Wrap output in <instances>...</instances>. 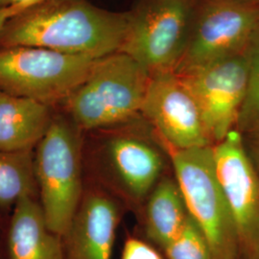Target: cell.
Wrapping results in <instances>:
<instances>
[{
	"label": "cell",
	"mask_w": 259,
	"mask_h": 259,
	"mask_svg": "<svg viewBox=\"0 0 259 259\" xmlns=\"http://www.w3.org/2000/svg\"><path fill=\"white\" fill-rule=\"evenodd\" d=\"M129 19V14L102 9L88 0H42L5 25L0 48L41 47L100 59L120 50Z\"/></svg>",
	"instance_id": "obj_1"
},
{
	"label": "cell",
	"mask_w": 259,
	"mask_h": 259,
	"mask_svg": "<svg viewBox=\"0 0 259 259\" xmlns=\"http://www.w3.org/2000/svg\"><path fill=\"white\" fill-rule=\"evenodd\" d=\"M133 122L83 133V166L85 181L117 200L138 202L159 182L163 159L153 143L138 135Z\"/></svg>",
	"instance_id": "obj_2"
},
{
	"label": "cell",
	"mask_w": 259,
	"mask_h": 259,
	"mask_svg": "<svg viewBox=\"0 0 259 259\" xmlns=\"http://www.w3.org/2000/svg\"><path fill=\"white\" fill-rule=\"evenodd\" d=\"M151 75L132 57L115 52L97 59L89 76L62 107L83 133L137 118Z\"/></svg>",
	"instance_id": "obj_3"
},
{
	"label": "cell",
	"mask_w": 259,
	"mask_h": 259,
	"mask_svg": "<svg viewBox=\"0 0 259 259\" xmlns=\"http://www.w3.org/2000/svg\"><path fill=\"white\" fill-rule=\"evenodd\" d=\"M34 168L47 224L62 235L81 202L85 176L83 132L61 109L34 150Z\"/></svg>",
	"instance_id": "obj_4"
},
{
	"label": "cell",
	"mask_w": 259,
	"mask_h": 259,
	"mask_svg": "<svg viewBox=\"0 0 259 259\" xmlns=\"http://www.w3.org/2000/svg\"><path fill=\"white\" fill-rule=\"evenodd\" d=\"M188 214L208 242L213 259L241 257L237 233L215 170L212 146L171 150Z\"/></svg>",
	"instance_id": "obj_5"
},
{
	"label": "cell",
	"mask_w": 259,
	"mask_h": 259,
	"mask_svg": "<svg viewBox=\"0 0 259 259\" xmlns=\"http://www.w3.org/2000/svg\"><path fill=\"white\" fill-rule=\"evenodd\" d=\"M96 60L41 47H2L0 91L59 109L85 80Z\"/></svg>",
	"instance_id": "obj_6"
},
{
	"label": "cell",
	"mask_w": 259,
	"mask_h": 259,
	"mask_svg": "<svg viewBox=\"0 0 259 259\" xmlns=\"http://www.w3.org/2000/svg\"><path fill=\"white\" fill-rule=\"evenodd\" d=\"M129 16L119 51L151 76L174 71L188 39L191 0H146Z\"/></svg>",
	"instance_id": "obj_7"
},
{
	"label": "cell",
	"mask_w": 259,
	"mask_h": 259,
	"mask_svg": "<svg viewBox=\"0 0 259 259\" xmlns=\"http://www.w3.org/2000/svg\"><path fill=\"white\" fill-rule=\"evenodd\" d=\"M259 25V0H205L175 72L245 52Z\"/></svg>",
	"instance_id": "obj_8"
},
{
	"label": "cell",
	"mask_w": 259,
	"mask_h": 259,
	"mask_svg": "<svg viewBox=\"0 0 259 259\" xmlns=\"http://www.w3.org/2000/svg\"><path fill=\"white\" fill-rule=\"evenodd\" d=\"M177 74L192 94L212 143L236 129L249 85L245 53Z\"/></svg>",
	"instance_id": "obj_9"
},
{
	"label": "cell",
	"mask_w": 259,
	"mask_h": 259,
	"mask_svg": "<svg viewBox=\"0 0 259 259\" xmlns=\"http://www.w3.org/2000/svg\"><path fill=\"white\" fill-rule=\"evenodd\" d=\"M215 170L237 233L240 255L259 259V177L242 135L232 131L213 147Z\"/></svg>",
	"instance_id": "obj_10"
},
{
	"label": "cell",
	"mask_w": 259,
	"mask_h": 259,
	"mask_svg": "<svg viewBox=\"0 0 259 259\" xmlns=\"http://www.w3.org/2000/svg\"><path fill=\"white\" fill-rule=\"evenodd\" d=\"M141 115L171 150L200 148L212 144L192 94L175 71L151 76Z\"/></svg>",
	"instance_id": "obj_11"
},
{
	"label": "cell",
	"mask_w": 259,
	"mask_h": 259,
	"mask_svg": "<svg viewBox=\"0 0 259 259\" xmlns=\"http://www.w3.org/2000/svg\"><path fill=\"white\" fill-rule=\"evenodd\" d=\"M120 217L118 200L85 181L81 202L61 235L63 259H111Z\"/></svg>",
	"instance_id": "obj_12"
},
{
	"label": "cell",
	"mask_w": 259,
	"mask_h": 259,
	"mask_svg": "<svg viewBox=\"0 0 259 259\" xmlns=\"http://www.w3.org/2000/svg\"><path fill=\"white\" fill-rule=\"evenodd\" d=\"M4 251L6 259H63L61 235L49 228L37 195L24 196L11 211Z\"/></svg>",
	"instance_id": "obj_13"
},
{
	"label": "cell",
	"mask_w": 259,
	"mask_h": 259,
	"mask_svg": "<svg viewBox=\"0 0 259 259\" xmlns=\"http://www.w3.org/2000/svg\"><path fill=\"white\" fill-rule=\"evenodd\" d=\"M57 109L0 91V150L34 151Z\"/></svg>",
	"instance_id": "obj_14"
},
{
	"label": "cell",
	"mask_w": 259,
	"mask_h": 259,
	"mask_svg": "<svg viewBox=\"0 0 259 259\" xmlns=\"http://www.w3.org/2000/svg\"><path fill=\"white\" fill-rule=\"evenodd\" d=\"M187 217L185 199L177 181H159L149 194L146 206L149 238L164 249L182 231Z\"/></svg>",
	"instance_id": "obj_15"
},
{
	"label": "cell",
	"mask_w": 259,
	"mask_h": 259,
	"mask_svg": "<svg viewBox=\"0 0 259 259\" xmlns=\"http://www.w3.org/2000/svg\"><path fill=\"white\" fill-rule=\"evenodd\" d=\"M27 195L38 196L34 168V151L0 150V213L9 216Z\"/></svg>",
	"instance_id": "obj_16"
},
{
	"label": "cell",
	"mask_w": 259,
	"mask_h": 259,
	"mask_svg": "<svg viewBox=\"0 0 259 259\" xmlns=\"http://www.w3.org/2000/svg\"><path fill=\"white\" fill-rule=\"evenodd\" d=\"M244 53L249 65V85L235 129L240 134L259 122V25Z\"/></svg>",
	"instance_id": "obj_17"
},
{
	"label": "cell",
	"mask_w": 259,
	"mask_h": 259,
	"mask_svg": "<svg viewBox=\"0 0 259 259\" xmlns=\"http://www.w3.org/2000/svg\"><path fill=\"white\" fill-rule=\"evenodd\" d=\"M163 250L168 259H213L208 242L189 214L182 231Z\"/></svg>",
	"instance_id": "obj_18"
},
{
	"label": "cell",
	"mask_w": 259,
	"mask_h": 259,
	"mask_svg": "<svg viewBox=\"0 0 259 259\" xmlns=\"http://www.w3.org/2000/svg\"><path fill=\"white\" fill-rule=\"evenodd\" d=\"M121 259H162L159 253L147 243L137 238L125 242Z\"/></svg>",
	"instance_id": "obj_19"
},
{
	"label": "cell",
	"mask_w": 259,
	"mask_h": 259,
	"mask_svg": "<svg viewBox=\"0 0 259 259\" xmlns=\"http://www.w3.org/2000/svg\"><path fill=\"white\" fill-rule=\"evenodd\" d=\"M241 135L246 154L259 177V122Z\"/></svg>",
	"instance_id": "obj_20"
},
{
	"label": "cell",
	"mask_w": 259,
	"mask_h": 259,
	"mask_svg": "<svg viewBox=\"0 0 259 259\" xmlns=\"http://www.w3.org/2000/svg\"><path fill=\"white\" fill-rule=\"evenodd\" d=\"M26 9L28 8L18 5L0 6V32L3 30V28L5 27V25L11 19Z\"/></svg>",
	"instance_id": "obj_21"
},
{
	"label": "cell",
	"mask_w": 259,
	"mask_h": 259,
	"mask_svg": "<svg viewBox=\"0 0 259 259\" xmlns=\"http://www.w3.org/2000/svg\"><path fill=\"white\" fill-rule=\"evenodd\" d=\"M8 217L0 213V259H6L4 251V232Z\"/></svg>",
	"instance_id": "obj_22"
},
{
	"label": "cell",
	"mask_w": 259,
	"mask_h": 259,
	"mask_svg": "<svg viewBox=\"0 0 259 259\" xmlns=\"http://www.w3.org/2000/svg\"><path fill=\"white\" fill-rule=\"evenodd\" d=\"M42 0H9V5H18L25 8H30Z\"/></svg>",
	"instance_id": "obj_23"
},
{
	"label": "cell",
	"mask_w": 259,
	"mask_h": 259,
	"mask_svg": "<svg viewBox=\"0 0 259 259\" xmlns=\"http://www.w3.org/2000/svg\"><path fill=\"white\" fill-rule=\"evenodd\" d=\"M0 6H9V0H0Z\"/></svg>",
	"instance_id": "obj_24"
}]
</instances>
